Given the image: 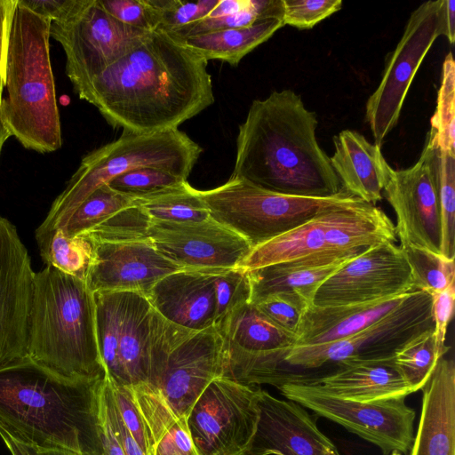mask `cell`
<instances>
[{
	"label": "cell",
	"mask_w": 455,
	"mask_h": 455,
	"mask_svg": "<svg viewBox=\"0 0 455 455\" xmlns=\"http://www.w3.org/2000/svg\"><path fill=\"white\" fill-rule=\"evenodd\" d=\"M207 63L169 35L150 31L78 96L123 132L178 129L214 102Z\"/></svg>",
	"instance_id": "1"
},
{
	"label": "cell",
	"mask_w": 455,
	"mask_h": 455,
	"mask_svg": "<svg viewBox=\"0 0 455 455\" xmlns=\"http://www.w3.org/2000/svg\"><path fill=\"white\" fill-rule=\"evenodd\" d=\"M317 125L315 113L291 90L253 100L239 125L231 177L287 196L339 194L343 188L316 140Z\"/></svg>",
	"instance_id": "2"
},
{
	"label": "cell",
	"mask_w": 455,
	"mask_h": 455,
	"mask_svg": "<svg viewBox=\"0 0 455 455\" xmlns=\"http://www.w3.org/2000/svg\"><path fill=\"white\" fill-rule=\"evenodd\" d=\"M102 379H69L27 358L0 370V427L40 449L102 455Z\"/></svg>",
	"instance_id": "3"
},
{
	"label": "cell",
	"mask_w": 455,
	"mask_h": 455,
	"mask_svg": "<svg viewBox=\"0 0 455 455\" xmlns=\"http://www.w3.org/2000/svg\"><path fill=\"white\" fill-rule=\"evenodd\" d=\"M28 358L69 379L105 377L93 292L85 281L52 266L36 273Z\"/></svg>",
	"instance_id": "4"
},
{
	"label": "cell",
	"mask_w": 455,
	"mask_h": 455,
	"mask_svg": "<svg viewBox=\"0 0 455 455\" xmlns=\"http://www.w3.org/2000/svg\"><path fill=\"white\" fill-rule=\"evenodd\" d=\"M51 24L18 0L7 56L8 96L2 100L12 135L39 153L56 151L62 145L50 59Z\"/></svg>",
	"instance_id": "5"
},
{
	"label": "cell",
	"mask_w": 455,
	"mask_h": 455,
	"mask_svg": "<svg viewBox=\"0 0 455 455\" xmlns=\"http://www.w3.org/2000/svg\"><path fill=\"white\" fill-rule=\"evenodd\" d=\"M202 152V147L179 128L150 133L123 132L116 140L83 157L35 235L64 227L94 190L128 171L153 167L188 180Z\"/></svg>",
	"instance_id": "6"
},
{
	"label": "cell",
	"mask_w": 455,
	"mask_h": 455,
	"mask_svg": "<svg viewBox=\"0 0 455 455\" xmlns=\"http://www.w3.org/2000/svg\"><path fill=\"white\" fill-rule=\"evenodd\" d=\"M223 366L224 339L215 327L186 329L153 308L148 384L161 393L175 413L188 417L207 386L222 377Z\"/></svg>",
	"instance_id": "7"
},
{
	"label": "cell",
	"mask_w": 455,
	"mask_h": 455,
	"mask_svg": "<svg viewBox=\"0 0 455 455\" xmlns=\"http://www.w3.org/2000/svg\"><path fill=\"white\" fill-rule=\"evenodd\" d=\"M198 191L211 218L243 237L251 249L322 212L361 200L344 189L330 197L287 196L231 176L221 186Z\"/></svg>",
	"instance_id": "8"
},
{
	"label": "cell",
	"mask_w": 455,
	"mask_h": 455,
	"mask_svg": "<svg viewBox=\"0 0 455 455\" xmlns=\"http://www.w3.org/2000/svg\"><path fill=\"white\" fill-rule=\"evenodd\" d=\"M282 395L334 421L378 446L383 455L409 452L414 438L415 411L405 397L370 403L326 393L306 376L287 373L277 386Z\"/></svg>",
	"instance_id": "9"
},
{
	"label": "cell",
	"mask_w": 455,
	"mask_h": 455,
	"mask_svg": "<svg viewBox=\"0 0 455 455\" xmlns=\"http://www.w3.org/2000/svg\"><path fill=\"white\" fill-rule=\"evenodd\" d=\"M96 337L105 376L116 385L148 383L153 307L134 291H96Z\"/></svg>",
	"instance_id": "10"
},
{
	"label": "cell",
	"mask_w": 455,
	"mask_h": 455,
	"mask_svg": "<svg viewBox=\"0 0 455 455\" xmlns=\"http://www.w3.org/2000/svg\"><path fill=\"white\" fill-rule=\"evenodd\" d=\"M431 304L429 293L412 291L395 310L356 334L324 344L292 347L284 356L283 365L308 370L351 360L394 356L405 342L434 329Z\"/></svg>",
	"instance_id": "11"
},
{
	"label": "cell",
	"mask_w": 455,
	"mask_h": 455,
	"mask_svg": "<svg viewBox=\"0 0 455 455\" xmlns=\"http://www.w3.org/2000/svg\"><path fill=\"white\" fill-rule=\"evenodd\" d=\"M148 33L114 19L99 0H82L71 18L52 22L50 28V37L58 41L65 52L66 74L77 95L93 78L137 46Z\"/></svg>",
	"instance_id": "12"
},
{
	"label": "cell",
	"mask_w": 455,
	"mask_h": 455,
	"mask_svg": "<svg viewBox=\"0 0 455 455\" xmlns=\"http://www.w3.org/2000/svg\"><path fill=\"white\" fill-rule=\"evenodd\" d=\"M443 0H430L411 12L378 88L367 100L365 119L379 147L396 125L409 88L424 58L436 38L443 35Z\"/></svg>",
	"instance_id": "13"
},
{
	"label": "cell",
	"mask_w": 455,
	"mask_h": 455,
	"mask_svg": "<svg viewBox=\"0 0 455 455\" xmlns=\"http://www.w3.org/2000/svg\"><path fill=\"white\" fill-rule=\"evenodd\" d=\"M258 389L225 377L207 386L187 417L199 455H245L259 419Z\"/></svg>",
	"instance_id": "14"
},
{
	"label": "cell",
	"mask_w": 455,
	"mask_h": 455,
	"mask_svg": "<svg viewBox=\"0 0 455 455\" xmlns=\"http://www.w3.org/2000/svg\"><path fill=\"white\" fill-rule=\"evenodd\" d=\"M435 148L426 146L416 164L394 170L383 165L384 196L394 209L396 236L409 244L441 254L442 221L435 167Z\"/></svg>",
	"instance_id": "15"
},
{
	"label": "cell",
	"mask_w": 455,
	"mask_h": 455,
	"mask_svg": "<svg viewBox=\"0 0 455 455\" xmlns=\"http://www.w3.org/2000/svg\"><path fill=\"white\" fill-rule=\"evenodd\" d=\"M417 291L400 246L387 242L367 249L343 264L317 288L313 305L359 304Z\"/></svg>",
	"instance_id": "16"
},
{
	"label": "cell",
	"mask_w": 455,
	"mask_h": 455,
	"mask_svg": "<svg viewBox=\"0 0 455 455\" xmlns=\"http://www.w3.org/2000/svg\"><path fill=\"white\" fill-rule=\"evenodd\" d=\"M35 275L15 226L0 215V370L28 357Z\"/></svg>",
	"instance_id": "17"
},
{
	"label": "cell",
	"mask_w": 455,
	"mask_h": 455,
	"mask_svg": "<svg viewBox=\"0 0 455 455\" xmlns=\"http://www.w3.org/2000/svg\"><path fill=\"white\" fill-rule=\"evenodd\" d=\"M148 239L164 257L183 268H228L251 251L241 235L212 218L199 222L151 220Z\"/></svg>",
	"instance_id": "18"
},
{
	"label": "cell",
	"mask_w": 455,
	"mask_h": 455,
	"mask_svg": "<svg viewBox=\"0 0 455 455\" xmlns=\"http://www.w3.org/2000/svg\"><path fill=\"white\" fill-rule=\"evenodd\" d=\"M259 419L245 455H341L304 407L258 389Z\"/></svg>",
	"instance_id": "19"
},
{
	"label": "cell",
	"mask_w": 455,
	"mask_h": 455,
	"mask_svg": "<svg viewBox=\"0 0 455 455\" xmlns=\"http://www.w3.org/2000/svg\"><path fill=\"white\" fill-rule=\"evenodd\" d=\"M92 243L93 254L85 283L92 292L134 291L147 296L162 278L186 269L161 254L149 239Z\"/></svg>",
	"instance_id": "20"
},
{
	"label": "cell",
	"mask_w": 455,
	"mask_h": 455,
	"mask_svg": "<svg viewBox=\"0 0 455 455\" xmlns=\"http://www.w3.org/2000/svg\"><path fill=\"white\" fill-rule=\"evenodd\" d=\"M220 268H186L158 281L147 294L153 308L167 321L193 331L215 324L213 280Z\"/></svg>",
	"instance_id": "21"
},
{
	"label": "cell",
	"mask_w": 455,
	"mask_h": 455,
	"mask_svg": "<svg viewBox=\"0 0 455 455\" xmlns=\"http://www.w3.org/2000/svg\"><path fill=\"white\" fill-rule=\"evenodd\" d=\"M422 390L410 455H455V363L440 357Z\"/></svg>",
	"instance_id": "22"
},
{
	"label": "cell",
	"mask_w": 455,
	"mask_h": 455,
	"mask_svg": "<svg viewBox=\"0 0 455 455\" xmlns=\"http://www.w3.org/2000/svg\"><path fill=\"white\" fill-rule=\"evenodd\" d=\"M310 380L330 395L362 403L406 397L413 393L394 356L346 361L332 372Z\"/></svg>",
	"instance_id": "23"
},
{
	"label": "cell",
	"mask_w": 455,
	"mask_h": 455,
	"mask_svg": "<svg viewBox=\"0 0 455 455\" xmlns=\"http://www.w3.org/2000/svg\"><path fill=\"white\" fill-rule=\"evenodd\" d=\"M366 251V250H365ZM360 253L322 251L305 258L248 270L251 302L275 293L291 292L309 305L321 283L343 264Z\"/></svg>",
	"instance_id": "24"
},
{
	"label": "cell",
	"mask_w": 455,
	"mask_h": 455,
	"mask_svg": "<svg viewBox=\"0 0 455 455\" xmlns=\"http://www.w3.org/2000/svg\"><path fill=\"white\" fill-rule=\"evenodd\" d=\"M411 293L359 304L311 305L302 315L295 346L324 344L356 334L395 310Z\"/></svg>",
	"instance_id": "25"
},
{
	"label": "cell",
	"mask_w": 455,
	"mask_h": 455,
	"mask_svg": "<svg viewBox=\"0 0 455 455\" xmlns=\"http://www.w3.org/2000/svg\"><path fill=\"white\" fill-rule=\"evenodd\" d=\"M334 146L330 160L342 188L368 204L380 201L386 161L380 147L352 130H343L335 136Z\"/></svg>",
	"instance_id": "26"
},
{
	"label": "cell",
	"mask_w": 455,
	"mask_h": 455,
	"mask_svg": "<svg viewBox=\"0 0 455 455\" xmlns=\"http://www.w3.org/2000/svg\"><path fill=\"white\" fill-rule=\"evenodd\" d=\"M129 387L143 422L147 455H199L190 436L187 417L175 413L150 384Z\"/></svg>",
	"instance_id": "27"
},
{
	"label": "cell",
	"mask_w": 455,
	"mask_h": 455,
	"mask_svg": "<svg viewBox=\"0 0 455 455\" xmlns=\"http://www.w3.org/2000/svg\"><path fill=\"white\" fill-rule=\"evenodd\" d=\"M284 26L283 17L259 20L249 27L208 32L177 40L207 61L218 60L236 66L257 46Z\"/></svg>",
	"instance_id": "28"
},
{
	"label": "cell",
	"mask_w": 455,
	"mask_h": 455,
	"mask_svg": "<svg viewBox=\"0 0 455 455\" xmlns=\"http://www.w3.org/2000/svg\"><path fill=\"white\" fill-rule=\"evenodd\" d=\"M216 329L225 339L252 353L289 351L297 339L251 301L233 310Z\"/></svg>",
	"instance_id": "29"
},
{
	"label": "cell",
	"mask_w": 455,
	"mask_h": 455,
	"mask_svg": "<svg viewBox=\"0 0 455 455\" xmlns=\"http://www.w3.org/2000/svg\"><path fill=\"white\" fill-rule=\"evenodd\" d=\"M330 211L322 212L306 223L254 247L238 267L252 270L328 251L326 228Z\"/></svg>",
	"instance_id": "30"
},
{
	"label": "cell",
	"mask_w": 455,
	"mask_h": 455,
	"mask_svg": "<svg viewBox=\"0 0 455 455\" xmlns=\"http://www.w3.org/2000/svg\"><path fill=\"white\" fill-rule=\"evenodd\" d=\"M134 204L154 221L199 222L211 218L199 191L187 181L149 196L134 199Z\"/></svg>",
	"instance_id": "31"
},
{
	"label": "cell",
	"mask_w": 455,
	"mask_h": 455,
	"mask_svg": "<svg viewBox=\"0 0 455 455\" xmlns=\"http://www.w3.org/2000/svg\"><path fill=\"white\" fill-rule=\"evenodd\" d=\"M35 237L46 266L85 281L93 254L92 243L85 235L69 237L56 228Z\"/></svg>",
	"instance_id": "32"
},
{
	"label": "cell",
	"mask_w": 455,
	"mask_h": 455,
	"mask_svg": "<svg viewBox=\"0 0 455 455\" xmlns=\"http://www.w3.org/2000/svg\"><path fill=\"white\" fill-rule=\"evenodd\" d=\"M443 355L436 347L434 329H430L405 342L395 352L394 359L415 393L424 387Z\"/></svg>",
	"instance_id": "33"
},
{
	"label": "cell",
	"mask_w": 455,
	"mask_h": 455,
	"mask_svg": "<svg viewBox=\"0 0 455 455\" xmlns=\"http://www.w3.org/2000/svg\"><path fill=\"white\" fill-rule=\"evenodd\" d=\"M133 204V198L104 184L82 202L71 214L65 226L60 228L69 237L87 233L119 211Z\"/></svg>",
	"instance_id": "34"
},
{
	"label": "cell",
	"mask_w": 455,
	"mask_h": 455,
	"mask_svg": "<svg viewBox=\"0 0 455 455\" xmlns=\"http://www.w3.org/2000/svg\"><path fill=\"white\" fill-rule=\"evenodd\" d=\"M427 142L439 151L455 154V63L451 52L443 63L436 108Z\"/></svg>",
	"instance_id": "35"
},
{
	"label": "cell",
	"mask_w": 455,
	"mask_h": 455,
	"mask_svg": "<svg viewBox=\"0 0 455 455\" xmlns=\"http://www.w3.org/2000/svg\"><path fill=\"white\" fill-rule=\"evenodd\" d=\"M283 0H246L245 5L235 12L218 18L205 17L167 35L180 40L217 30L249 27L259 20L283 17Z\"/></svg>",
	"instance_id": "36"
},
{
	"label": "cell",
	"mask_w": 455,
	"mask_h": 455,
	"mask_svg": "<svg viewBox=\"0 0 455 455\" xmlns=\"http://www.w3.org/2000/svg\"><path fill=\"white\" fill-rule=\"evenodd\" d=\"M400 247L409 264L416 290L431 295L454 283V259L409 244H400Z\"/></svg>",
	"instance_id": "37"
},
{
	"label": "cell",
	"mask_w": 455,
	"mask_h": 455,
	"mask_svg": "<svg viewBox=\"0 0 455 455\" xmlns=\"http://www.w3.org/2000/svg\"><path fill=\"white\" fill-rule=\"evenodd\" d=\"M435 167L442 221L441 255L454 259L455 154L439 151L435 148Z\"/></svg>",
	"instance_id": "38"
},
{
	"label": "cell",
	"mask_w": 455,
	"mask_h": 455,
	"mask_svg": "<svg viewBox=\"0 0 455 455\" xmlns=\"http://www.w3.org/2000/svg\"><path fill=\"white\" fill-rule=\"evenodd\" d=\"M150 223L151 220L144 211L133 204L82 235H85L93 242L121 243L148 240Z\"/></svg>",
	"instance_id": "39"
},
{
	"label": "cell",
	"mask_w": 455,
	"mask_h": 455,
	"mask_svg": "<svg viewBox=\"0 0 455 455\" xmlns=\"http://www.w3.org/2000/svg\"><path fill=\"white\" fill-rule=\"evenodd\" d=\"M219 0H146L155 22V30L171 34L200 20L212 12Z\"/></svg>",
	"instance_id": "40"
},
{
	"label": "cell",
	"mask_w": 455,
	"mask_h": 455,
	"mask_svg": "<svg viewBox=\"0 0 455 455\" xmlns=\"http://www.w3.org/2000/svg\"><path fill=\"white\" fill-rule=\"evenodd\" d=\"M213 287L216 328L233 310L251 301V288L248 270L238 266L220 268L215 273Z\"/></svg>",
	"instance_id": "41"
},
{
	"label": "cell",
	"mask_w": 455,
	"mask_h": 455,
	"mask_svg": "<svg viewBox=\"0 0 455 455\" xmlns=\"http://www.w3.org/2000/svg\"><path fill=\"white\" fill-rule=\"evenodd\" d=\"M185 181L187 180L157 168L140 167L118 175L107 184L134 200Z\"/></svg>",
	"instance_id": "42"
},
{
	"label": "cell",
	"mask_w": 455,
	"mask_h": 455,
	"mask_svg": "<svg viewBox=\"0 0 455 455\" xmlns=\"http://www.w3.org/2000/svg\"><path fill=\"white\" fill-rule=\"evenodd\" d=\"M253 304L274 323L295 336L305 310L311 306L291 292L272 294Z\"/></svg>",
	"instance_id": "43"
},
{
	"label": "cell",
	"mask_w": 455,
	"mask_h": 455,
	"mask_svg": "<svg viewBox=\"0 0 455 455\" xmlns=\"http://www.w3.org/2000/svg\"><path fill=\"white\" fill-rule=\"evenodd\" d=\"M284 25L309 29L339 11L341 0H283Z\"/></svg>",
	"instance_id": "44"
},
{
	"label": "cell",
	"mask_w": 455,
	"mask_h": 455,
	"mask_svg": "<svg viewBox=\"0 0 455 455\" xmlns=\"http://www.w3.org/2000/svg\"><path fill=\"white\" fill-rule=\"evenodd\" d=\"M100 410L124 455H145L126 427L116 408L110 383L105 376L100 392Z\"/></svg>",
	"instance_id": "45"
},
{
	"label": "cell",
	"mask_w": 455,
	"mask_h": 455,
	"mask_svg": "<svg viewBox=\"0 0 455 455\" xmlns=\"http://www.w3.org/2000/svg\"><path fill=\"white\" fill-rule=\"evenodd\" d=\"M102 8L119 22L143 31H154L153 14L146 0H99Z\"/></svg>",
	"instance_id": "46"
},
{
	"label": "cell",
	"mask_w": 455,
	"mask_h": 455,
	"mask_svg": "<svg viewBox=\"0 0 455 455\" xmlns=\"http://www.w3.org/2000/svg\"><path fill=\"white\" fill-rule=\"evenodd\" d=\"M109 383L116 408L123 421L145 455H147L148 443L144 426L138 408L132 399L130 387L116 385L110 380Z\"/></svg>",
	"instance_id": "47"
},
{
	"label": "cell",
	"mask_w": 455,
	"mask_h": 455,
	"mask_svg": "<svg viewBox=\"0 0 455 455\" xmlns=\"http://www.w3.org/2000/svg\"><path fill=\"white\" fill-rule=\"evenodd\" d=\"M431 312L434 321V334L437 348L446 354L449 347L445 346L447 327L453 316L455 286L451 284L442 291L431 294Z\"/></svg>",
	"instance_id": "48"
},
{
	"label": "cell",
	"mask_w": 455,
	"mask_h": 455,
	"mask_svg": "<svg viewBox=\"0 0 455 455\" xmlns=\"http://www.w3.org/2000/svg\"><path fill=\"white\" fill-rule=\"evenodd\" d=\"M19 4L52 22H64L78 10L82 0H19Z\"/></svg>",
	"instance_id": "49"
},
{
	"label": "cell",
	"mask_w": 455,
	"mask_h": 455,
	"mask_svg": "<svg viewBox=\"0 0 455 455\" xmlns=\"http://www.w3.org/2000/svg\"><path fill=\"white\" fill-rule=\"evenodd\" d=\"M18 0H0V102L5 86L7 56Z\"/></svg>",
	"instance_id": "50"
},
{
	"label": "cell",
	"mask_w": 455,
	"mask_h": 455,
	"mask_svg": "<svg viewBox=\"0 0 455 455\" xmlns=\"http://www.w3.org/2000/svg\"><path fill=\"white\" fill-rule=\"evenodd\" d=\"M443 36H445L453 44L455 42V1L443 0Z\"/></svg>",
	"instance_id": "51"
},
{
	"label": "cell",
	"mask_w": 455,
	"mask_h": 455,
	"mask_svg": "<svg viewBox=\"0 0 455 455\" xmlns=\"http://www.w3.org/2000/svg\"><path fill=\"white\" fill-rule=\"evenodd\" d=\"M0 437L10 451L12 455H31L26 444L21 443L12 437L0 427Z\"/></svg>",
	"instance_id": "52"
},
{
	"label": "cell",
	"mask_w": 455,
	"mask_h": 455,
	"mask_svg": "<svg viewBox=\"0 0 455 455\" xmlns=\"http://www.w3.org/2000/svg\"><path fill=\"white\" fill-rule=\"evenodd\" d=\"M31 455H80L67 450L40 449L27 445Z\"/></svg>",
	"instance_id": "53"
},
{
	"label": "cell",
	"mask_w": 455,
	"mask_h": 455,
	"mask_svg": "<svg viewBox=\"0 0 455 455\" xmlns=\"http://www.w3.org/2000/svg\"><path fill=\"white\" fill-rule=\"evenodd\" d=\"M12 132L10 131V128L6 123L3 108H2V102H0V155L2 152L3 146L4 142L11 137Z\"/></svg>",
	"instance_id": "54"
},
{
	"label": "cell",
	"mask_w": 455,
	"mask_h": 455,
	"mask_svg": "<svg viewBox=\"0 0 455 455\" xmlns=\"http://www.w3.org/2000/svg\"><path fill=\"white\" fill-rule=\"evenodd\" d=\"M390 455H401V453L399 451H394L391 452Z\"/></svg>",
	"instance_id": "55"
}]
</instances>
